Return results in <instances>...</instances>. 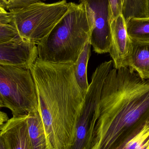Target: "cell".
<instances>
[{
  "label": "cell",
  "instance_id": "cell-6",
  "mask_svg": "<svg viewBox=\"0 0 149 149\" xmlns=\"http://www.w3.org/2000/svg\"><path fill=\"white\" fill-rule=\"evenodd\" d=\"M86 8L91 31L90 43L98 54L109 53L112 14L109 0H79Z\"/></svg>",
  "mask_w": 149,
  "mask_h": 149
},
{
  "label": "cell",
  "instance_id": "cell-20",
  "mask_svg": "<svg viewBox=\"0 0 149 149\" xmlns=\"http://www.w3.org/2000/svg\"><path fill=\"white\" fill-rule=\"evenodd\" d=\"M8 118L7 114L0 110V127H1L8 120Z\"/></svg>",
  "mask_w": 149,
  "mask_h": 149
},
{
  "label": "cell",
  "instance_id": "cell-24",
  "mask_svg": "<svg viewBox=\"0 0 149 149\" xmlns=\"http://www.w3.org/2000/svg\"><path fill=\"white\" fill-rule=\"evenodd\" d=\"M83 149H87L86 148H83Z\"/></svg>",
  "mask_w": 149,
  "mask_h": 149
},
{
  "label": "cell",
  "instance_id": "cell-22",
  "mask_svg": "<svg viewBox=\"0 0 149 149\" xmlns=\"http://www.w3.org/2000/svg\"><path fill=\"white\" fill-rule=\"evenodd\" d=\"M0 12H8V11H6V10L4 9L1 6V5H0Z\"/></svg>",
  "mask_w": 149,
  "mask_h": 149
},
{
  "label": "cell",
  "instance_id": "cell-19",
  "mask_svg": "<svg viewBox=\"0 0 149 149\" xmlns=\"http://www.w3.org/2000/svg\"><path fill=\"white\" fill-rule=\"evenodd\" d=\"M11 21V15L9 11L0 12V25L10 24Z\"/></svg>",
  "mask_w": 149,
  "mask_h": 149
},
{
  "label": "cell",
  "instance_id": "cell-12",
  "mask_svg": "<svg viewBox=\"0 0 149 149\" xmlns=\"http://www.w3.org/2000/svg\"><path fill=\"white\" fill-rule=\"evenodd\" d=\"M27 125L32 149H47L44 127L38 110L27 114Z\"/></svg>",
  "mask_w": 149,
  "mask_h": 149
},
{
  "label": "cell",
  "instance_id": "cell-10",
  "mask_svg": "<svg viewBox=\"0 0 149 149\" xmlns=\"http://www.w3.org/2000/svg\"><path fill=\"white\" fill-rule=\"evenodd\" d=\"M98 104V102L94 98L89 97L84 100L72 149H83L86 146L89 127L95 118Z\"/></svg>",
  "mask_w": 149,
  "mask_h": 149
},
{
  "label": "cell",
  "instance_id": "cell-9",
  "mask_svg": "<svg viewBox=\"0 0 149 149\" xmlns=\"http://www.w3.org/2000/svg\"><path fill=\"white\" fill-rule=\"evenodd\" d=\"M0 136L6 149H32L27 114L13 117L0 127Z\"/></svg>",
  "mask_w": 149,
  "mask_h": 149
},
{
  "label": "cell",
  "instance_id": "cell-7",
  "mask_svg": "<svg viewBox=\"0 0 149 149\" xmlns=\"http://www.w3.org/2000/svg\"><path fill=\"white\" fill-rule=\"evenodd\" d=\"M37 58V48L35 43L22 39L0 43V64L30 69Z\"/></svg>",
  "mask_w": 149,
  "mask_h": 149
},
{
  "label": "cell",
  "instance_id": "cell-3",
  "mask_svg": "<svg viewBox=\"0 0 149 149\" xmlns=\"http://www.w3.org/2000/svg\"><path fill=\"white\" fill-rule=\"evenodd\" d=\"M69 9L49 34L37 45L44 62L74 64L90 40L91 31L82 3H69Z\"/></svg>",
  "mask_w": 149,
  "mask_h": 149
},
{
  "label": "cell",
  "instance_id": "cell-23",
  "mask_svg": "<svg viewBox=\"0 0 149 149\" xmlns=\"http://www.w3.org/2000/svg\"><path fill=\"white\" fill-rule=\"evenodd\" d=\"M2 107H3V104L1 100H0V108H1Z\"/></svg>",
  "mask_w": 149,
  "mask_h": 149
},
{
  "label": "cell",
  "instance_id": "cell-8",
  "mask_svg": "<svg viewBox=\"0 0 149 149\" xmlns=\"http://www.w3.org/2000/svg\"><path fill=\"white\" fill-rule=\"evenodd\" d=\"M110 27L111 42L109 53L112 58L114 68L118 70L128 67L131 40L122 15L112 20Z\"/></svg>",
  "mask_w": 149,
  "mask_h": 149
},
{
  "label": "cell",
  "instance_id": "cell-5",
  "mask_svg": "<svg viewBox=\"0 0 149 149\" xmlns=\"http://www.w3.org/2000/svg\"><path fill=\"white\" fill-rule=\"evenodd\" d=\"M0 100L13 117L38 110L36 84L30 69L0 64Z\"/></svg>",
  "mask_w": 149,
  "mask_h": 149
},
{
  "label": "cell",
  "instance_id": "cell-2",
  "mask_svg": "<svg viewBox=\"0 0 149 149\" xmlns=\"http://www.w3.org/2000/svg\"><path fill=\"white\" fill-rule=\"evenodd\" d=\"M47 149H72L85 93L75 79L73 64L37 58L30 69Z\"/></svg>",
  "mask_w": 149,
  "mask_h": 149
},
{
  "label": "cell",
  "instance_id": "cell-15",
  "mask_svg": "<svg viewBox=\"0 0 149 149\" xmlns=\"http://www.w3.org/2000/svg\"><path fill=\"white\" fill-rule=\"evenodd\" d=\"M122 15L125 22L131 17H149V0H124Z\"/></svg>",
  "mask_w": 149,
  "mask_h": 149
},
{
  "label": "cell",
  "instance_id": "cell-14",
  "mask_svg": "<svg viewBox=\"0 0 149 149\" xmlns=\"http://www.w3.org/2000/svg\"><path fill=\"white\" fill-rule=\"evenodd\" d=\"M130 38L137 42H149V17H131L125 22Z\"/></svg>",
  "mask_w": 149,
  "mask_h": 149
},
{
  "label": "cell",
  "instance_id": "cell-1",
  "mask_svg": "<svg viewBox=\"0 0 149 149\" xmlns=\"http://www.w3.org/2000/svg\"><path fill=\"white\" fill-rule=\"evenodd\" d=\"M149 120V80L128 67L111 69L105 79L86 148L120 149Z\"/></svg>",
  "mask_w": 149,
  "mask_h": 149
},
{
  "label": "cell",
  "instance_id": "cell-4",
  "mask_svg": "<svg viewBox=\"0 0 149 149\" xmlns=\"http://www.w3.org/2000/svg\"><path fill=\"white\" fill-rule=\"evenodd\" d=\"M66 0L52 3L42 2L10 10V24L23 40L37 44L45 38L69 9Z\"/></svg>",
  "mask_w": 149,
  "mask_h": 149
},
{
  "label": "cell",
  "instance_id": "cell-16",
  "mask_svg": "<svg viewBox=\"0 0 149 149\" xmlns=\"http://www.w3.org/2000/svg\"><path fill=\"white\" fill-rule=\"evenodd\" d=\"M22 39L11 24L0 25V43L8 42Z\"/></svg>",
  "mask_w": 149,
  "mask_h": 149
},
{
  "label": "cell",
  "instance_id": "cell-21",
  "mask_svg": "<svg viewBox=\"0 0 149 149\" xmlns=\"http://www.w3.org/2000/svg\"><path fill=\"white\" fill-rule=\"evenodd\" d=\"M0 149H6L5 144L1 136H0Z\"/></svg>",
  "mask_w": 149,
  "mask_h": 149
},
{
  "label": "cell",
  "instance_id": "cell-18",
  "mask_svg": "<svg viewBox=\"0 0 149 149\" xmlns=\"http://www.w3.org/2000/svg\"><path fill=\"white\" fill-rule=\"evenodd\" d=\"M112 14V19L122 15L124 0H109Z\"/></svg>",
  "mask_w": 149,
  "mask_h": 149
},
{
  "label": "cell",
  "instance_id": "cell-13",
  "mask_svg": "<svg viewBox=\"0 0 149 149\" xmlns=\"http://www.w3.org/2000/svg\"><path fill=\"white\" fill-rule=\"evenodd\" d=\"M91 46L89 40L86 43L79 57L73 64L74 77L77 84L85 93L89 86L87 79V66L91 55Z\"/></svg>",
  "mask_w": 149,
  "mask_h": 149
},
{
  "label": "cell",
  "instance_id": "cell-17",
  "mask_svg": "<svg viewBox=\"0 0 149 149\" xmlns=\"http://www.w3.org/2000/svg\"><path fill=\"white\" fill-rule=\"evenodd\" d=\"M45 0H0V5L6 11L20 8Z\"/></svg>",
  "mask_w": 149,
  "mask_h": 149
},
{
  "label": "cell",
  "instance_id": "cell-11",
  "mask_svg": "<svg viewBox=\"0 0 149 149\" xmlns=\"http://www.w3.org/2000/svg\"><path fill=\"white\" fill-rule=\"evenodd\" d=\"M130 40L128 68L142 79L149 80V42Z\"/></svg>",
  "mask_w": 149,
  "mask_h": 149
}]
</instances>
